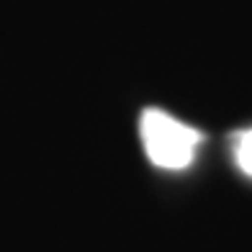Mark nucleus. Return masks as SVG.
Returning <instances> with one entry per match:
<instances>
[{
  "label": "nucleus",
  "mask_w": 252,
  "mask_h": 252,
  "mask_svg": "<svg viewBox=\"0 0 252 252\" xmlns=\"http://www.w3.org/2000/svg\"><path fill=\"white\" fill-rule=\"evenodd\" d=\"M139 134L150 162L162 170H186L196 157V144L201 142L196 129L180 124L159 108H147L142 113Z\"/></svg>",
  "instance_id": "obj_1"
},
{
  "label": "nucleus",
  "mask_w": 252,
  "mask_h": 252,
  "mask_svg": "<svg viewBox=\"0 0 252 252\" xmlns=\"http://www.w3.org/2000/svg\"><path fill=\"white\" fill-rule=\"evenodd\" d=\"M234 157H237V165L242 167V173L252 178V129L250 131H242V134L237 136Z\"/></svg>",
  "instance_id": "obj_2"
}]
</instances>
